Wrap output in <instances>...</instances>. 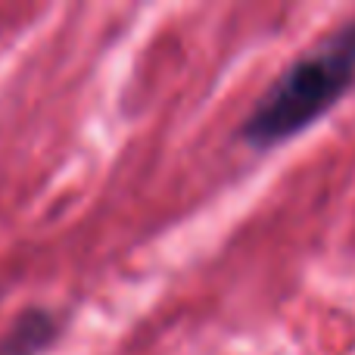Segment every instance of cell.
I'll list each match as a JSON object with an SVG mask.
<instances>
[{"label": "cell", "mask_w": 355, "mask_h": 355, "mask_svg": "<svg viewBox=\"0 0 355 355\" xmlns=\"http://www.w3.org/2000/svg\"><path fill=\"white\" fill-rule=\"evenodd\" d=\"M355 85V19L318 50L296 60L246 116L240 137L252 150H268L312 128Z\"/></svg>", "instance_id": "1"}, {"label": "cell", "mask_w": 355, "mask_h": 355, "mask_svg": "<svg viewBox=\"0 0 355 355\" xmlns=\"http://www.w3.org/2000/svg\"><path fill=\"white\" fill-rule=\"evenodd\" d=\"M56 321L44 309H28L16 318V324L0 340V355H41L53 343Z\"/></svg>", "instance_id": "2"}]
</instances>
